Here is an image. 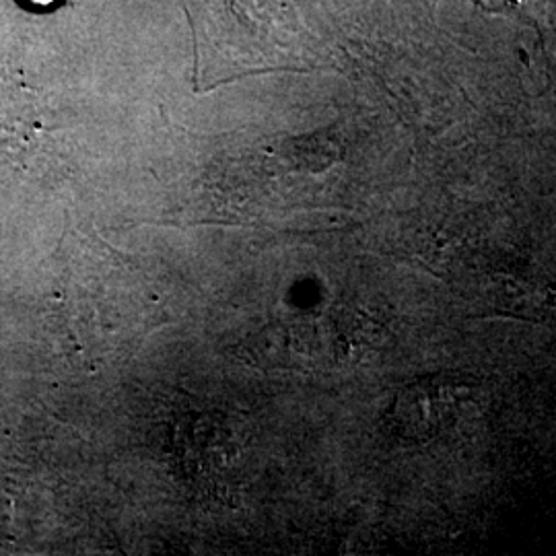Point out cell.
<instances>
[{
	"instance_id": "cell-3",
	"label": "cell",
	"mask_w": 556,
	"mask_h": 556,
	"mask_svg": "<svg viewBox=\"0 0 556 556\" xmlns=\"http://www.w3.org/2000/svg\"><path fill=\"white\" fill-rule=\"evenodd\" d=\"M25 2L31 7H50L54 0H25Z\"/></svg>"
},
{
	"instance_id": "cell-1",
	"label": "cell",
	"mask_w": 556,
	"mask_h": 556,
	"mask_svg": "<svg viewBox=\"0 0 556 556\" xmlns=\"http://www.w3.org/2000/svg\"><path fill=\"white\" fill-rule=\"evenodd\" d=\"M89 238V338L91 349L116 351L160 326L155 282L126 256Z\"/></svg>"
},
{
	"instance_id": "cell-2",
	"label": "cell",
	"mask_w": 556,
	"mask_h": 556,
	"mask_svg": "<svg viewBox=\"0 0 556 556\" xmlns=\"http://www.w3.org/2000/svg\"><path fill=\"white\" fill-rule=\"evenodd\" d=\"M475 379L438 374L410 381L394 397L388 420L397 438L425 443L456 427L468 404L477 400Z\"/></svg>"
}]
</instances>
